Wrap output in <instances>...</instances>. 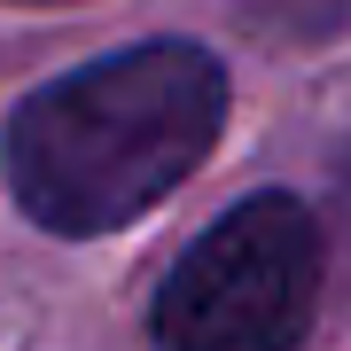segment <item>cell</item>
Instances as JSON below:
<instances>
[{
	"mask_svg": "<svg viewBox=\"0 0 351 351\" xmlns=\"http://www.w3.org/2000/svg\"><path fill=\"white\" fill-rule=\"evenodd\" d=\"M219 125L226 71L188 39H156L24 94L0 133V164L47 234H110L156 211L211 156Z\"/></svg>",
	"mask_w": 351,
	"mask_h": 351,
	"instance_id": "obj_1",
	"label": "cell"
},
{
	"mask_svg": "<svg viewBox=\"0 0 351 351\" xmlns=\"http://www.w3.org/2000/svg\"><path fill=\"white\" fill-rule=\"evenodd\" d=\"M16 8H71V0H16Z\"/></svg>",
	"mask_w": 351,
	"mask_h": 351,
	"instance_id": "obj_3",
	"label": "cell"
},
{
	"mask_svg": "<svg viewBox=\"0 0 351 351\" xmlns=\"http://www.w3.org/2000/svg\"><path fill=\"white\" fill-rule=\"evenodd\" d=\"M320 304V226L297 195L265 188L203 226L156 289L164 351H297Z\"/></svg>",
	"mask_w": 351,
	"mask_h": 351,
	"instance_id": "obj_2",
	"label": "cell"
}]
</instances>
